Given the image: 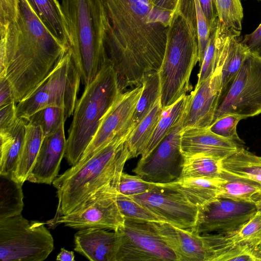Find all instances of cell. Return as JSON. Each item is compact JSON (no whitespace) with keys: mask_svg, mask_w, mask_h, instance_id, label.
Returning a JSON list of instances; mask_svg holds the SVG:
<instances>
[{"mask_svg":"<svg viewBox=\"0 0 261 261\" xmlns=\"http://www.w3.org/2000/svg\"><path fill=\"white\" fill-rule=\"evenodd\" d=\"M101 1L108 18L107 53L122 93L159 71L173 16L154 9L148 0Z\"/></svg>","mask_w":261,"mask_h":261,"instance_id":"1","label":"cell"},{"mask_svg":"<svg viewBox=\"0 0 261 261\" xmlns=\"http://www.w3.org/2000/svg\"><path fill=\"white\" fill-rule=\"evenodd\" d=\"M0 76L17 103L51 71L69 47L53 35L28 0H0Z\"/></svg>","mask_w":261,"mask_h":261,"instance_id":"2","label":"cell"},{"mask_svg":"<svg viewBox=\"0 0 261 261\" xmlns=\"http://www.w3.org/2000/svg\"><path fill=\"white\" fill-rule=\"evenodd\" d=\"M132 131L115 137L89 159L76 163L56 177L53 185L57 189L58 204L54 218L46 222L50 228L101 187L118 180L125 163L130 159L126 141Z\"/></svg>","mask_w":261,"mask_h":261,"instance_id":"3","label":"cell"},{"mask_svg":"<svg viewBox=\"0 0 261 261\" xmlns=\"http://www.w3.org/2000/svg\"><path fill=\"white\" fill-rule=\"evenodd\" d=\"M198 62V45L194 0H179L167 29L164 58L159 71L160 100L165 109L192 90L190 79Z\"/></svg>","mask_w":261,"mask_h":261,"instance_id":"4","label":"cell"},{"mask_svg":"<svg viewBox=\"0 0 261 261\" xmlns=\"http://www.w3.org/2000/svg\"><path fill=\"white\" fill-rule=\"evenodd\" d=\"M61 1L69 35V49L85 87L109 60L106 11L101 0Z\"/></svg>","mask_w":261,"mask_h":261,"instance_id":"5","label":"cell"},{"mask_svg":"<svg viewBox=\"0 0 261 261\" xmlns=\"http://www.w3.org/2000/svg\"><path fill=\"white\" fill-rule=\"evenodd\" d=\"M121 92L109 60L77 100L68 130L64 157L72 166L80 160L101 121Z\"/></svg>","mask_w":261,"mask_h":261,"instance_id":"6","label":"cell"},{"mask_svg":"<svg viewBox=\"0 0 261 261\" xmlns=\"http://www.w3.org/2000/svg\"><path fill=\"white\" fill-rule=\"evenodd\" d=\"M81 79L68 49L51 71L17 104V116L28 118L37 111L54 106L63 109L66 119L73 114Z\"/></svg>","mask_w":261,"mask_h":261,"instance_id":"7","label":"cell"},{"mask_svg":"<svg viewBox=\"0 0 261 261\" xmlns=\"http://www.w3.org/2000/svg\"><path fill=\"white\" fill-rule=\"evenodd\" d=\"M54 248L44 223L29 221L21 214L0 219L1 261H43Z\"/></svg>","mask_w":261,"mask_h":261,"instance_id":"8","label":"cell"},{"mask_svg":"<svg viewBox=\"0 0 261 261\" xmlns=\"http://www.w3.org/2000/svg\"><path fill=\"white\" fill-rule=\"evenodd\" d=\"M261 114V55L249 52L221 94L212 123L228 114L243 119Z\"/></svg>","mask_w":261,"mask_h":261,"instance_id":"9","label":"cell"},{"mask_svg":"<svg viewBox=\"0 0 261 261\" xmlns=\"http://www.w3.org/2000/svg\"><path fill=\"white\" fill-rule=\"evenodd\" d=\"M115 261H178L149 222L125 219L117 230Z\"/></svg>","mask_w":261,"mask_h":261,"instance_id":"10","label":"cell"},{"mask_svg":"<svg viewBox=\"0 0 261 261\" xmlns=\"http://www.w3.org/2000/svg\"><path fill=\"white\" fill-rule=\"evenodd\" d=\"M115 181L101 187L79 207L60 217L51 228L64 224L74 229L94 228L117 230L123 225L125 218L117 204Z\"/></svg>","mask_w":261,"mask_h":261,"instance_id":"11","label":"cell"},{"mask_svg":"<svg viewBox=\"0 0 261 261\" xmlns=\"http://www.w3.org/2000/svg\"><path fill=\"white\" fill-rule=\"evenodd\" d=\"M182 129V114L154 150L147 157L140 159L132 171L154 184H166L178 179L184 162L180 149Z\"/></svg>","mask_w":261,"mask_h":261,"instance_id":"12","label":"cell"},{"mask_svg":"<svg viewBox=\"0 0 261 261\" xmlns=\"http://www.w3.org/2000/svg\"><path fill=\"white\" fill-rule=\"evenodd\" d=\"M143 89L142 85L119 94L77 163L89 159L115 137L133 130L135 112Z\"/></svg>","mask_w":261,"mask_h":261,"instance_id":"13","label":"cell"},{"mask_svg":"<svg viewBox=\"0 0 261 261\" xmlns=\"http://www.w3.org/2000/svg\"><path fill=\"white\" fill-rule=\"evenodd\" d=\"M257 212L252 202L216 198L198 207L196 224L191 230L198 234H229L241 228Z\"/></svg>","mask_w":261,"mask_h":261,"instance_id":"14","label":"cell"},{"mask_svg":"<svg viewBox=\"0 0 261 261\" xmlns=\"http://www.w3.org/2000/svg\"><path fill=\"white\" fill-rule=\"evenodd\" d=\"M155 185L148 192L129 196L164 222L179 228L193 229L196 224L198 207L178 194Z\"/></svg>","mask_w":261,"mask_h":261,"instance_id":"15","label":"cell"},{"mask_svg":"<svg viewBox=\"0 0 261 261\" xmlns=\"http://www.w3.org/2000/svg\"><path fill=\"white\" fill-rule=\"evenodd\" d=\"M222 92V66L216 63L213 74L196 85L187 95L182 128H205L212 124Z\"/></svg>","mask_w":261,"mask_h":261,"instance_id":"16","label":"cell"},{"mask_svg":"<svg viewBox=\"0 0 261 261\" xmlns=\"http://www.w3.org/2000/svg\"><path fill=\"white\" fill-rule=\"evenodd\" d=\"M245 147L212 132L209 127L182 128L180 149L183 156L202 154L223 160Z\"/></svg>","mask_w":261,"mask_h":261,"instance_id":"17","label":"cell"},{"mask_svg":"<svg viewBox=\"0 0 261 261\" xmlns=\"http://www.w3.org/2000/svg\"><path fill=\"white\" fill-rule=\"evenodd\" d=\"M65 122L54 133L44 137L27 180L51 185L58 176L66 148Z\"/></svg>","mask_w":261,"mask_h":261,"instance_id":"18","label":"cell"},{"mask_svg":"<svg viewBox=\"0 0 261 261\" xmlns=\"http://www.w3.org/2000/svg\"><path fill=\"white\" fill-rule=\"evenodd\" d=\"M176 254L178 261H206V252L201 234L166 222H149Z\"/></svg>","mask_w":261,"mask_h":261,"instance_id":"19","label":"cell"},{"mask_svg":"<svg viewBox=\"0 0 261 261\" xmlns=\"http://www.w3.org/2000/svg\"><path fill=\"white\" fill-rule=\"evenodd\" d=\"M74 250L91 261H115L116 234L100 228L80 229L74 234Z\"/></svg>","mask_w":261,"mask_h":261,"instance_id":"20","label":"cell"},{"mask_svg":"<svg viewBox=\"0 0 261 261\" xmlns=\"http://www.w3.org/2000/svg\"><path fill=\"white\" fill-rule=\"evenodd\" d=\"M222 181L221 177L179 178L170 182L155 184L178 194L198 207L218 198Z\"/></svg>","mask_w":261,"mask_h":261,"instance_id":"21","label":"cell"},{"mask_svg":"<svg viewBox=\"0 0 261 261\" xmlns=\"http://www.w3.org/2000/svg\"><path fill=\"white\" fill-rule=\"evenodd\" d=\"M28 118L18 117L10 127L0 132V174L12 176L24 141Z\"/></svg>","mask_w":261,"mask_h":261,"instance_id":"22","label":"cell"},{"mask_svg":"<svg viewBox=\"0 0 261 261\" xmlns=\"http://www.w3.org/2000/svg\"><path fill=\"white\" fill-rule=\"evenodd\" d=\"M35 13L51 34L69 47V35L59 0H28Z\"/></svg>","mask_w":261,"mask_h":261,"instance_id":"23","label":"cell"},{"mask_svg":"<svg viewBox=\"0 0 261 261\" xmlns=\"http://www.w3.org/2000/svg\"><path fill=\"white\" fill-rule=\"evenodd\" d=\"M40 126L30 123L26 125L23 147L12 177L22 185L27 180L44 138Z\"/></svg>","mask_w":261,"mask_h":261,"instance_id":"24","label":"cell"},{"mask_svg":"<svg viewBox=\"0 0 261 261\" xmlns=\"http://www.w3.org/2000/svg\"><path fill=\"white\" fill-rule=\"evenodd\" d=\"M163 108L160 98L150 111L136 126L126 142L130 159L142 155L150 141L160 118Z\"/></svg>","mask_w":261,"mask_h":261,"instance_id":"25","label":"cell"},{"mask_svg":"<svg viewBox=\"0 0 261 261\" xmlns=\"http://www.w3.org/2000/svg\"><path fill=\"white\" fill-rule=\"evenodd\" d=\"M222 179L218 198L252 202L253 196L261 189V184L251 179L222 169Z\"/></svg>","mask_w":261,"mask_h":261,"instance_id":"26","label":"cell"},{"mask_svg":"<svg viewBox=\"0 0 261 261\" xmlns=\"http://www.w3.org/2000/svg\"><path fill=\"white\" fill-rule=\"evenodd\" d=\"M221 166L223 170L261 184V156L248 151L245 147L222 160Z\"/></svg>","mask_w":261,"mask_h":261,"instance_id":"27","label":"cell"},{"mask_svg":"<svg viewBox=\"0 0 261 261\" xmlns=\"http://www.w3.org/2000/svg\"><path fill=\"white\" fill-rule=\"evenodd\" d=\"M22 186L12 176L0 174V219L21 214L24 206Z\"/></svg>","mask_w":261,"mask_h":261,"instance_id":"28","label":"cell"},{"mask_svg":"<svg viewBox=\"0 0 261 261\" xmlns=\"http://www.w3.org/2000/svg\"><path fill=\"white\" fill-rule=\"evenodd\" d=\"M187 100V95L173 104L164 109L154 132L141 158L147 157L162 141L181 116Z\"/></svg>","mask_w":261,"mask_h":261,"instance_id":"29","label":"cell"},{"mask_svg":"<svg viewBox=\"0 0 261 261\" xmlns=\"http://www.w3.org/2000/svg\"><path fill=\"white\" fill-rule=\"evenodd\" d=\"M183 156L184 162L179 178L220 177L222 169V160L202 154Z\"/></svg>","mask_w":261,"mask_h":261,"instance_id":"30","label":"cell"},{"mask_svg":"<svg viewBox=\"0 0 261 261\" xmlns=\"http://www.w3.org/2000/svg\"><path fill=\"white\" fill-rule=\"evenodd\" d=\"M142 85L143 89L137 102L133 118L135 127L160 98L161 86L159 72L147 76Z\"/></svg>","mask_w":261,"mask_h":261,"instance_id":"31","label":"cell"},{"mask_svg":"<svg viewBox=\"0 0 261 261\" xmlns=\"http://www.w3.org/2000/svg\"><path fill=\"white\" fill-rule=\"evenodd\" d=\"M219 22L240 36L244 16L241 0H214Z\"/></svg>","mask_w":261,"mask_h":261,"instance_id":"32","label":"cell"},{"mask_svg":"<svg viewBox=\"0 0 261 261\" xmlns=\"http://www.w3.org/2000/svg\"><path fill=\"white\" fill-rule=\"evenodd\" d=\"M227 234L234 245L261 250V214L256 212L238 230Z\"/></svg>","mask_w":261,"mask_h":261,"instance_id":"33","label":"cell"},{"mask_svg":"<svg viewBox=\"0 0 261 261\" xmlns=\"http://www.w3.org/2000/svg\"><path fill=\"white\" fill-rule=\"evenodd\" d=\"M28 120L29 123L40 126L45 137L54 133L66 118L63 109L49 106L37 111Z\"/></svg>","mask_w":261,"mask_h":261,"instance_id":"34","label":"cell"},{"mask_svg":"<svg viewBox=\"0 0 261 261\" xmlns=\"http://www.w3.org/2000/svg\"><path fill=\"white\" fill-rule=\"evenodd\" d=\"M117 202L121 214L125 219L143 222H164L158 215L130 196L121 194L118 191Z\"/></svg>","mask_w":261,"mask_h":261,"instance_id":"35","label":"cell"},{"mask_svg":"<svg viewBox=\"0 0 261 261\" xmlns=\"http://www.w3.org/2000/svg\"><path fill=\"white\" fill-rule=\"evenodd\" d=\"M155 187V184L147 181L137 175H132L122 172L118 181L116 189L121 194L134 196L148 192Z\"/></svg>","mask_w":261,"mask_h":261,"instance_id":"36","label":"cell"},{"mask_svg":"<svg viewBox=\"0 0 261 261\" xmlns=\"http://www.w3.org/2000/svg\"><path fill=\"white\" fill-rule=\"evenodd\" d=\"M242 119L237 115H226L214 122L209 128L215 134L245 146L244 141L239 137L237 131V125Z\"/></svg>","mask_w":261,"mask_h":261,"instance_id":"37","label":"cell"},{"mask_svg":"<svg viewBox=\"0 0 261 261\" xmlns=\"http://www.w3.org/2000/svg\"><path fill=\"white\" fill-rule=\"evenodd\" d=\"M217 23L211 31L208 43L200 64L201 66L198 74V81L196 85L200 84L202 82L207 79L215 70L217 58Z\"/></svg>","mask_w":261,"mask_h":261,"instance_id":"38","label":"cell"},{"mask_svg":"<svg viewBox=\"0 0 261 261\" xmlns=\"http://www.w3.org/2000/svg\"><path fill=\"white\" fill-rule=\"evenodd\" d=\"M17 103L13 101L0 107V132L10 127L17 120Z\"/></svg>","mask_w":261,"mask_h":261,"instance_id":"39","label":"cell"},{"mask_svg":"<svg viewBox=\"0 0 261 261\" xmlns=\"http://www.w3.org/2000/svg\"><path fill=\"white\" fill-rule=\"evenodd\" d=\"M241 42L250 53L261 55V23L253 32L245 35Z\"/></svg>","mask_w":261,"mask_h":261,"instance_id":"40","label":"cell"},{"mask_svg":"<svg viewBox=\"0 0 261 261\" xmlns=\"http://www.w3.org/2000/svg\"><path fill=\"white\" fill-rule=\"evenodd\" d=\"M15 101L13 90L5 76H0V107Z\"/></svg>","mask_w":261,"mask_h":261,"instance_id":"41","label":"cell"},{"mask_svg":"<svg viewBox=\"0 0 261 261\" xmlns=\"http://www.w3.org/2000/svg\"><path fill=\"white\" fill-rule=\"evenodd\" d=\"M199 1L211 31L216 25L218 20L214 0H199Z\"/></svg>","mask_w":261,"mask_h":261,"instance_id":"42","label":"cell"},{"mask_svg":"<svg viewBox=\"0 0 261 261\" xmlns=\"http://www.w3.org/2000/svg\"><path fill=\"white\" fill-rule=\"evenodd\" d=\"M178 2L179 0H154L152 5L158 10L174 15Z\"/></svg>","mask_w":261,"mask_h":261,"instance_id":"43","label":"cell"},{"mask_svg":"<svg viewBox=\"0 0 261 261\" xmlns=\"http://www.w3.org/2000/svg\"><path fill=\"white\" fill-rule=\"evenodd\" d=\"M75 256L74 252L71 251H68L62 248L61 251L57 255L56 260L60 261H74Z\"/></svg>","mask_w":261,"mask_h":261,"instance_id":"44","label":"cell"},{"mask_svg":"<svg viewBox=\"0 0 261 261\" xmlns=\"http://www.w3.org/2000/svg\"><path fill=\"white\" fill-rule=\"evenodd\" d=\"M252 202L255 204L257 212L261 214V189L253 196Z\"/></svg>","mask_w":261,"mask_h":261,"instance_id":"45","label":"cell"},{"mask_svg":"<svg viewBox=\"0 0 261 261\" xmlns=\"http://www.w3.org/2000/svg\"><path fill=\"white\" fill-rule=\"evenodd\" d=\"M148 1L152 5L154 2V0H148Z\"/></svg>","mask_w":261,"mask_h":261,"instance_id":"46","label":"cell"},{"mask_svg":"<svg viewBox=\"0 0 261 261\" xmlns=\"http://www.w3.org/2000/svg\"><path fill=\"white\" fill-rule=\"evenodd\" d=\"M257 1H260V2H261V0H257Z\"/></svg>","mask_w":261,"mask_h":261,"instance_id":"47","label":"cell"}]
</instances>
